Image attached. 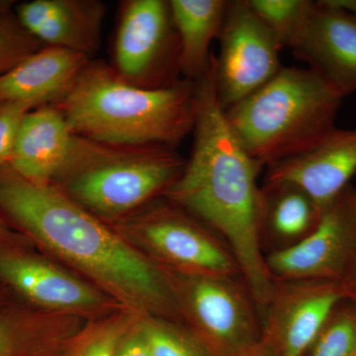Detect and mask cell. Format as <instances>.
<instances>
[{
	"label": "cell",
	"mask_w": 356,
	"mask_h": 356,
	"mask_svg": "<svg viewBox=\"0 0 356 356\" xmlns=\"http://www.w3.org/2000/svg\"><path fill=\"white\" fill-rule=\"evenodd\" d=\"M193 132L191 159L165 196L228 245L261 315L275 286L259 235L261 185L257 178L264 168L242 146L218 102L214 54L196 81Z\"/></svg>",
	"instance_id": "cell-1"
},
{
	"label": "cell",
	"mask_w": 356,
	"mask_h": 356,
	"mask_svg": "<svg viewBox=\"0 0 356 356\" xmlns=\"http://www.w3.org/2000/svg\"><path fill=\"white\" fill-rule=\"evenodd\" d=\"M0 214L138 317L182 324L163 269L55 184L30 181L8 165L0 166Z\"/></svg>",
	"instance_id": "cell-2"
},
{
	"label": "cell",
	"mask_w": 356,
	"mask_h": 356,
	"mask_svg": "<svg viewBox=\"0 0 356 356\" xmlns=\"http://www.w3.org/2000/svg\"><path fill=\"white\" fill-rule=\"evenodd\" d=\"M72 132L117 147H175L193 131L196 83L136 86L102 63L86 65L57 103Z\"/></svg>",
	"instance_id": "cell-3"
},
{
	"label": "cell",
	"mask_w": 356,
	"mask_h": 356,
	"mask_svg": "<svg viewBox=\"0 0 356 356\" xmlns=\"http://www.w3.org/2000/svg\"><path fill=\"white\" fill-rule=\"evenodd\" d=\"M343 99L313 70L282 67L225 116L248 154L267 168L317 147L337 128Z\"/></svg>",
	"instance_id": "cell-4"
},
{
	"label": "cell",
	"mask_w": 356,
	"mask_h": 356,
	"mask_svg": "<svg viewBox=\"0 0 356 356\" xmlns=\"http://www.w3.org/2000/svg\"><path fill=\"white\" fill-rule=\"evenodd\" d=\"M184 165L172 147H117L86 139L58 181L64 180L65 193L92 214L119 217L165 195Z\"/></svg>",
	"instance_id": "cell-5"
},
{
	"label": "cell",
	"mask_w": 356,
	"mask_h": 356,
	"mask_svg": "<svg viewBox=\"0 0 356 356\" xmlns=\"http://www.w3.org/2000/svg\"><path fill=\"white\" fill-rule=\"evenodd\" d=\"M163 269L181 321L213 355L243 356L261 343V312L241 276Z\"/></svg>",
	"instance_id": "cell-6"
},
{
	"label": "cell",
	"mask_w": 356,
	"mask_h": 356,
	"mask_svg": "<svg viewBox=\"0 0 356 356\" xmlns=\"http://www.w3.org/2000/svg\"><path fill=\"white\" fill-rule=\"evenodd\" d=\"M130 228L135 229L136 236L163 268L203 275L241 276L235 257L224 241L170 201L140 213Z\"/></svg>",
	"instance_id": "cell-7"
},
{
	"label": "cell",
	"mask_w": 356,
	"mask_h": 356,
	"mask_svg": "<svg viewBox=\"0 0 356 356\" xmlns=\"http://www.w3.org/2000/svg\"><path fill=\"white\" fill-rule=\"evenodd\" d=\"M216 63L218 102L224 111L266 86L282 69V50L248 0L229 1Z\"/></svg>",
	"instance_id": "cell-8"
},
{
	"label": "cell",
	"mask_w": 356,
	"mask_h": 356,
	"mask_svg": "<svg viewBox=\"0 0 356 356\" xmlns=\"http://www.w3.org/2000/svg\"><path fill=\"white\" fill-rule=\"evenodd\" d=\"M179 46L170 3L132 0L124 6L115 43V70L144 88L177 83Z\"/></svg>",
	"instance_id": "cell-9"
},
{
	"label": "cell",
	"mask_w": 356,
	"mask_h": 356,
	"mask_svg": "<svg viewBox=\"0 0 356 356\" xmlns=\"http://www.w3.org/2000/svg\"><path fill=\"white\" fill-rule=\"evenodd\" d=\"M356 248V188L348 185L315 229L292 247L266 254L274 281L341 280Z\"/></svg>",
	"instance_id": "cell-10"
},
{
	"label": "cell",
	"mask_w": 356,
	"mask_h": 356,
	"mask_svg": "<svg viewBox=\"0 0 356 356\" xmlns=\"http://www.w3.org/2000/svg\"><path fill=\"white\" fill-rule=\"evenodd\" d=\"M348 298L341 280L275 281L261 313V341L276 356H305L334 307Z\"/></svg>",
	"instance_id": "cell-11"
},
{
	"label": "cell",
	"mask_w": 356,
	"mask_h": 356,
	"mask_svg": "<svg viewBox=\"0 0 356 356\" xmlns=\"http://www.w3.org/2000/svg\"><path fill=\"white\" fill-rule=\"evenodd\" d=\"M294 57L343 97L356 91V16L315 1L303 30L290 47Z\"/></svg>",
	"instance_id": "cell-12"
},
{
	"label": "cell",
	"mask_w": 356,
	"mask_h": 356,
	"mask_svg": "<svg viewBox=\"0 0 356 356\" xmlns=\"http://www.w3.org/2000/svg\"><path fill=\"white\" fill-rule=\"evenodd\" d=\"M0 283L43 311L88 312L108 302L95 287L33 254L29 248H0Z\"/></svg>",
	"instance_id": "cell-13"
},
{
	"label": "cell",
	"mask_w": 356,
	"mask_h": 356,
	"mask_svg": "<svg viewBox=\"0 0 356 356\" xmlns=\"http://www.w3.org/2000/svg\"><path fill=\"white\" fill-rule=\"evenodd\" d=\"M356 173V129H334L308 153L266 168L264 184H291L325 210Z\"/></svg>",
	"instance_id": "cell-14"
},
{
	"label": "cell",
	"mask_w": 356,
	"mask_h": 356,
	"mask_svg": "<svg viewBox=\"0 0 356 356\" xmlns=\"http://www.w3.org/2000/svg\"><path fill=\"white\" fill-rule=\"evenodd\" d=\"M84 140L57 107H38L26 115L8 166L30 181L53 184L74 163Z\"/></svg>",
	"instance_id": "cell-15"
},
{
	"label": "cell",
	"mask_w": 356,
	"mask_h": 356,
	"mask_svg": "<svg viewBox=\"0 0 356 356\" xmlns=\"http://www.w3.org/2000/svg\"><path fill=\"white\" fill-rule=\"evenodd\" d=\"M88 56L47 47L0 74V104L25 102L34 108L58 102L88 65Z\"/></svg>",
	"instance_id": "cell-16"
},
{
	"label": "cell",
	"mask_w": 356,
	"mask_h": 356,
	"mask_svg": "<svg viewBox=\"0 0 356 356\" xmlns=\"http://www.w3.org/2000/svg\"><path fill=\"white\" fill-rule=\"evenodd\" d=\"M21 24L32 36L50 47L95 51L99 43L103 6L81 0H34L17 9Z\"/></svg>",
	"instance_id": "cell-17"
},
{
	"label": "cell",
	"mask_w": 356,
	"mask_h": 356,
	"mask_svg": "<svg viewBox=\"0 0 356 356\" xmlns=\"http://www.w3.org/2000/svg\"><path fill=\"white\" fill-rule=\"evenodd\" d=\"M323 212L296 185L262 184L259 235L264 257L301 242L317 227Z\"/></svg>",
	"instance_id": "cell-18"
},
{
	"label": "cell",
	"mask_w": 356,
	"mask_h": 356,
	"mask_svg": "<svg viewBox=\"0 0 356 356\" xmlns=\"http://www.w3.org/2000/svg\"><path fill=\"white\" fill-rule=\"evenodd\" d=\"M168 3L179 46V72L186 81L196 83L209 64L211 43L221 34L229 1L170 0Z\"/></svg>",
	"instance_id": "cell-19"
},
{
	"label": "cell",
	"mask_w": 356,
	"mask_h": 356,
	"mask_svg": "<svg viewBox=\"0 0 356 356\" xmlns=\"http://www.w3.org/2000/svg\"><path fill=\"white\" fill-rule=\"evenodd\" d=\"M50 318L0 283V356H33Z\"/></svg>",
	"instance_id": "cell-20"
},
{
	"label": "cell",
	"mask_w": 356,
	"mask_h": 356,
	"mask_svg": "<svg viewBox=\"0 0 356 356\" xmlns=\"http://www.w3.org/2000/svg\"><path fill=\"white\" fill-rule=\"evenodd\" d=\"M137 324L152 356H214L179 323L147 316Z\"/></svg>",
	"instance_id": "cell-21"
},
{
	"label": "cell",
	"mask_w": 356,
	"mask_h": 356,
	"mask_svg": "<svg viewBox=\"0 0 356 356\" xmlns=\"http://www.w3.org/2000/svg\"><path fill=\"white\" fill-rule=\"evenodd\" d=\"M248 6L266 26L281 49L298 38L313 9L311 0H248Z\"/></svg>",
	"instance_id": "cell-22"
},
{
	"label": "cell",
	"mask_w": 356,
	"mask_h": 356,
	"mask_svg": "<svg viewBox=\"0 0 356 356\" xmlns=\"http://www.w3.org/2000/svg\"><path fill=\"white\" fill-rule=\"evenodd\" d=\"M305 356H356V302L341 300Z\"/></svg>",
	"instance_id": "cell-23"
},
{
	"label": "cell",
	"mask_w": 356,
	"mask_h": 356,
	"mask_svg": "<svg viewBox=\"0 0 356 356\" xmlns=\"http://www.w3.org/2000/svg\"><path fill=\"white\" fill-rule=\"evenodd\" d=\"M33 109L31 104L25 102L0 104V166L10 163L21 125Z\"/></svg>",
	"instance_id": "cell-24"
},
{
	"label": "cell",
	"mask_w": 356,
	"mask_h": 356,
	"mask_svg": "<svg viewBox=\"0 0 356 356\" xmlns=\"http://www.w3.org/2000/svg\"><path fill=\"white\" fill-rule=\"evenodd\" d=\"M128 320H118L95 334L79 356H115L124 337Z\"/></svg>",
	"instance_id": "cell-25"
},
{
	"label": "cell",
	"mask_w": 356,
	"mask_h": 356,
	"mask_svg": "<svg viewBox=\"0 0 356 356\" xmlns=\"http://www.w3.org/2000/svg\"><path fill=\"white\" fill-rule=\"evenodd\" d=\"M30 240L0 214V248H29Z\"/></svg>",
	"instance_id": "cell-26"
},
{
	"label": "cell",
	"mask_w": 356,
	"mask_h": 356,
	"mask_svg": "<svg viewBox=\"0 0 356 356\" xmlns=\"http://www.w3.org/2000/svg\"><path fill=\"white\" fill-rule=\"evenodd\" d=\"M115 356H152L138 327L135 332L122 339Z\"/></svg>",
	"instance_id": "cell-27"
},
{
	"label": "cell",
	"mask_w": 356,
	"mask_h": 356,
	"mask_svg": "<svg viewBox=\"0 0 356 356\" xmlns=\"http://www.w3.org/2000/svg\"><path fill=\"white\" fill-rule=\"evenodd\" d=\"M343 283L348 292V298L356 302V248L346 266L343 276Z\"/></svg>",
	"instance_id": "cell-28"
},
{
	"label": "cell",
	"mask_w": 356,
	"mask_h": 356,
	"mask_svg": "<svg viewBox=\"0 0 356 356\" xmlns=\"http://www.w3.org/2000/svg\"><path fill=\"white\" fill-rule=\"evenodd\" d=\"M10 51H11L8 35L6 34V30L3 29L1 22H0V65L4 64L6 60H10L11 56L15 58L16 60H22L23 58L17 57V56L11 54Z\"/></svg>",
	"instance_id": "cell-29"
},
{
	"label": "cell",
	"mask_w": 356,
	"mask_h": 356,
	"mask_svg": "<svg viewBox=\"0 0 356 356\" xmlns=\"http://www.w3.org/2000/svg\"><path fill=\"white\" fill-rule=\"evenodd\" d=\"M243 356H276V355L261 341L259 346H255L254 350Z\"/></svg>",
	"instance_id": "cell-30"
}]
</instances>
